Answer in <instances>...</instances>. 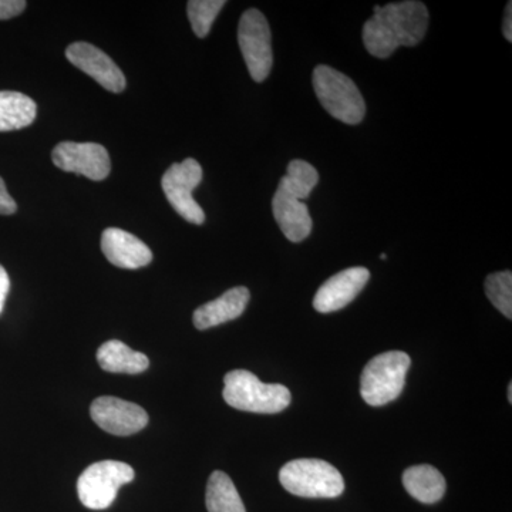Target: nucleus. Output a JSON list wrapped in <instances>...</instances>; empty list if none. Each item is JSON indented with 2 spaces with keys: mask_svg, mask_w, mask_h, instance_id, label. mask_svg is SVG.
<instances>
[{
  "mask_svg": "<svg viewBox=\"0 0 512 512\" xmlns=\"http://www.w3.org/2000/svg\"><path fill=\"white\" fill-rule=\"evenodd\" d=\"M208 512H247L237 487L222 471L211 474L205 495Z\"/></svg>",
  "mask_w": 512,
  "mask_h": 512,
  "instance_id": "obj_19",
  "label": "nucleus"
},
{
  "mask_svg": "<svg viewBox=\"0 0 512 512\" xmlns=\"http://www.w3.org/2000/svg\"><path fill=\"white\" fill-rule=\"evenodd\" d=\"M225 0H191L187 5L188 19L195 35L204 39L211 32L212 23L220 15Z\"/></svg>",
  "mask_w": 512,
  "mask_h": 512,
  "instance_id": "obj_20",
  "label": "nucleus"
},
{
  "mask_svg": "<svg viewBox=\"0 0 512 512\" xmlns=\"http://www.w3.org/2000/svg\"><path fill=\"white\" fill-rule=\"evenodd\" d=\"M319 183V173L313 165L303 160H293L288 165L272 200L276 224L291 242H302L311 235L313 222L306 198Z\"/></svg>",
  "mask_w": 512,
  "mask_h": 512,
  "instance_id": "obj_2",
  "label": "nucleus"
},
{
  "mask_svg": "<svg viewBox=\"0 0 512 512\" xmlns=\"http://www.w3.org/2000/svg\"><path fill=\"white\" fill-rule=\"evenodd\" d=\"M249 298L251 295L244 286L229 289L220 298L205 303L194 312L195 328L211 329L239 318L247 309Z\"/></svg>",
  "mask_w": 512,
  "mask_h": 512,
  "instance_id": "obj_15",
  "label": "nucleus"
},
{
  "mask_svg": "<svg viewBox=\"0 0 512 512\" xmlns=\"http://www.w3.org/2000/svg\"><path fill=\"white\" fill-rule=\"evenodd\" d=\"M35 101L26 94L0 92V131L29 127L36 119Z\"/></svg>",
  "mask_w": 512,
  "mask_h": 512,
  "instance_id": "obj_18",
  "label": "nucleus"
},
{
  "mask_svg": "<svg viewBox=\"0 0 512 512\" xmlns=\"http://www.w3.org/2000/svg\"><path fill=\"white\" fill-rule=\"evenodd\" d=\"M101 251L117 268L138 269L153 261V252L143 241L119 228H107L103 232Z\"/></svg>",
  "mask_w": 512,
  "mask_h": 512,
  "instance_id": "obj_14",
  "label": "nucleus"
},
{
  "mask_svg": "<svg viewBox=\"0 0 512 512\" xmlns=\"http://www.w3.org/2000/svg\"><path fill=\"white\" fill-rule=\"evenodd\" d=\"M28 3L23 0H0V20H8L20 15Z\"/></svg>",
  "mask_w": 512,
  "mask_h": 512,
  "instance_id": "obj_22",
  "label": "nucleus"
},
{
  "mask_svg": "<svg viewBox=\"0 0 512 512\" xmlns=\"http://www.w3.org/2000/svg\"><path fill=\"white\" fill-rule=\"evenodd\" d=\"M429 10L423 2L389 3L375 6L373 16L363 26V43L370 55L386 59L397 47L419 45L427 33Z\"/></svg>",
  "mask_w": 512,
  "mask_h": 512,
  "instance_id": "obj_1",
  "label": "nucleus"
},
{
  "mask_svg": "<svg viewBox=\"0 0 512 512\" xmlns=\"http://www.w3.org/2000/svg\"><path fill=\"white\" fill-rule=\"evenodd\" d=\"M508 400L512 403V384H508Z\"/></svg>",
  "mask_w": 512,
  "mask_h": 512,
  "instance_id": "obj_26",
  "label": "nucleus"
},
{
  "mask_svg": "<svg viewBox=\"0 0 512 512\" xmlns=\"http://www.w3.org/2000/svg\"><path fill=\"white\" fill-rule=\"evenodd\" d=\"M503 33L508 42H512V3L508 2L507 9H505V18L503 25Z\"/></svg>",
  "mask_w": 512,
  "mask_h": 512,
  "instance_id": "obj_25",
  "label": "nucleus"
},
{
  "mask_svg": "<svg viewBox=\"0 0 512 512\" xmlns=\"http://www.w3.org/2000/svg\"><path fill=\"white\" fill-rule=\"evenodd\" d=\"M10 289V279L8 272L5 271L2 265H0V313L3 311L5 306L6 296H8Z\"/></svg>",
  "mask_w": 512,
  "mask_h": 512,
  "instance_id": "obj_24",
  "label": "nucleus"
},
{
  "mask_svg": "<svg viewBox=\"0 0 512 512\" xmlns=\"http://www.w3.org/2000/svg\"><path fill=\"white\" fill-rule=\"evenodd\" d=\"M410 363V356L399 350L373 357L363 369L360 380L363 400L373 407L396 400L403 392Z\"/></svg>",
  "mask_w": 512,
  "mask_h": 512,
  "instance_id": "obj_6",
  "label": "nucleus"
},
{
  "mask_svg": "<svg viewBox=\"0 0 512 512\" xmlns=\"http://www.w3.org/2000/svg\"><path fill=\"white\" fill-rule=\"evenodd\" d=\"M133 467L123 461L106 460L94 463L83 471L77 481V493L89 510H106L116 500L123 485L134 480Z\"/></svg>",
  "mask_w": 512,
  "mask_h": 512,
  "instance_id": "obj_7",
  "label": "nucleus"
},
{
  "mask_svg": "<svg viewBox=\"0 0 512 512\" xmlns=\"http://www.w3.org/2000/svg\"><path fill=\"white\" fill-rule=\"evenodd\" d=\"M90 414L101 430L114 436H131L148 424V414L143 407L117 397L103 396L94 400Z\"/></svg>",
  "mask_w": 512,
  "mask_h": 512,
  "instance_id": "obj_11",
  "label": "nucleus"
},
{
  "mask_svg": "<svg viewBox=\"0 0 512 512\" xmlns=\"http://www.w3.org/2000/svg\"><path fill=\"white\" fill-rule=\"evenodd\" d=\"M279 481L288 493L302 498H336L345 491L342 474L316 458L289 461L282 467Z\"/></svg>",
  "mask_w": 512,
  "mask_h": 512,
  "instance_id": "obj_5",
  "label": "nucleus"
},
{
  "mask_svg": "<svg viewBox=\"0 0 512 512\" xmlns=\"http://www.w3.org/2000/svg\"><path fill=\"white\" fill-rule=\"evenodd\" d=\"M370 279V272L362 266L345 269L320 286L313 308L319 313H332L348 306L355 301L357 295L363 291Z\"/></svg>",
  "mask_w": 512,
  "mask_h": 512,
  "instance_id": "obj_13",
  "label": "nucleus"
},
{
  "mask_svg": "<svg viewBox=\"0 0 512 512\" xmlns=\"http://www.w3.org/2000/svg\"><path fill=\"white\" fill-rule=\"evenodd\" d=\"M238 43L242 56L256 83L268 79L274 64L272 36L268 20L258 9H249L242 15L238 25Z\"/></svg>",
  "mask_w": 512,
  "mask_h": 512,
  "instance_id": "obj_8",
  "label": "nucleus"
},
{
  "mask_svg": "<svg viewBox=\"0 0 512 512\" xmlns=\"http://www.w3.org/2000/svg\"><path fill=\"white\" fill-rule=\"evenodd\" d=\"M488 299L505 318L512 319V274L511 271L495 272L485 281Z\"/></svg>",
  "mask_w": 512,
  "mask_h": 512,
  "instance_id": "obj_21",
  "label": "nucleus"
},
{
  "mask_svg": "<svg viewBox=\"0 0 512 512\" xmlns=\"http://www.w3.org/2000/svg\"><path fill=\"white\" fill-rule=\"evenodd\" d=\"M66 57L73 66L89 74L109 92L121 93L126 89V77L120 67L99 47L86 42L73 43L67 47Z\"/></svg>",
  "mask_w": 512,
  "mask_h": 512,
  "instance_id": "obj_12",
  "label": "nucleus"
},
{
  "mask_svg": "<svg viewBox=\"0 0 512 512\" xmlns=\"http://www.w3.org/2000/svg\"><path fill=\"white\" fill-rule=\"evenodd\" d=\"M224 383L225 402L242 412L276 414L291 404L288 387L261 382L248 370H232Z\"/></svg>",
  "mask_w": 512,
  "mask_h": 512,
  "instance_id": "obj_3",
  "label": "nucleus"
},
{
  "mask_svg": "<svg viewBox=\"0 0 512 512\" xmlns=\"http://www.w3.org/2000/svg\"><path fill=\"white\" fill-rule=\"evenodd\" d=\"M403 485L407 493L424 504H434L440 501L446 493V480L437 468L414 466L403 473Z\"/></svg>",
  "mask_w": 512,
  "mask_h": 512,
  "instance_id": "obj_17",
  "label": "nucleus"
},
{
  "mask_svg": "<svg viewBox=\"0 0 512 512\" xmlns=\"http://www.w3.org/2000/svg\"><path fill=\"white\" fill-rule=\"evenodd\" d=\"M52 160L60 170L83 175L93 181L106 180L111 171L109 153L96 143L63 141L53 150Z\"/></svg>",
  "mask_w": 512,
  "mask_h": 512,
  "instance_id": "obj_10",
  "label": "nucleus"
},
{
  "mask_svg": "<svg viewBox=\"0 0 512 512\" xmlns=\"http://www.w3.org/2000/svg\"><path fill=\"white\" fill-rule=\"evenodd\" d=\"M97 362L101 369L110 373L138 375L150 366V360L144 353L128 348L120 340H109L97 350Z\"/></svg>",
  "mask_w": 512,
  "mask_h": 512,
  "instance_id": "obj_16",
  "label": "nucleus"
},
{
  "mask_svg": "<svg viewBox=\"0 0 512 512\" xmlns=\"http://www.w3.org/2000/svg\"><path fill=\"white\" fill-rule=\"evenodd\" d=\"M313 89L330 116L342 123H362L366 114V103L352 79L333 67L320 64L313 70Z\"/></svg>",
  "mask_w": 512,
  "mask_h": 512,
  "instance_id": "obj_4",
  "label": "nucleus"
},
{
  "mask_svg": "<svg viewBox=\"0 0 512 512\" xmlns=\"http://www.w3.org/2000/svg\"><path fill=\"white\" fill-rule=\"evenodd\" d=\"M380 258H382V259H383V261H386V259H387V255H386V254H382V255H380Z\"/></svg>",
  "mask_w": 512,
  "mask_h": 512,
  "instance_id": "obj_27",
  "label": "nucleus"
},
{
  "mask_svg": "<svg viewBox=\"0 0 512 512\" xmlns=\"http://www.w3.org/2000/svg\"><path fill=\"white\" fill-rule=\"evenodd\" d=\"M201 181L202 168L194 158H187L183 163L171 165L161 180V187L171 207L185 221L195 225H202L205 221L204 211L192 197V191L201 184Z\"/></svg>",
  "mask_w": 512,
  "mask_h": 512,
  "instance_id": "obj_9",
  "label": "nucleus"
},
{
  "mask_svg": "<svg viewBox=\"0 0 512 512\" xmlns=\"http://www.w3.org/2000/svg\"><path fill=\"white\" fill-rule=\"evenodd\" d=\"M18 211V205L15 200L10 197L5 181L0 177V215H12Z\"/></svg>",
  "mask_w": 512,
  "mask_h": 512,
  "instance_id": "obj_23",
  "label": "nucleus"
}]
</instances>
